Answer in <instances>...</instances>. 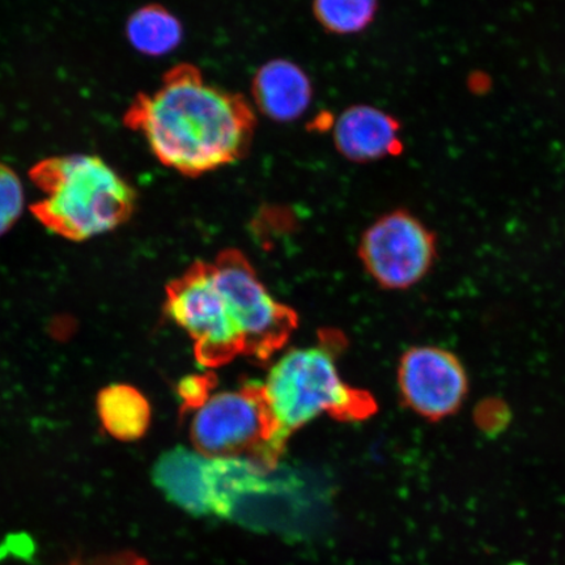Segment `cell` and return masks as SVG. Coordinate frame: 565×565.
<instances>
[{
  "mask_svg": "<svg viewBox=\"0 0 565 565\" xmlns=\"http://www.w3.org/2000/svg\"><path fill=\"white\" fill-rule=\"evenodd\" d=\"M124 124L139 134L160 164L201 177L249 152L257 118L243 95L214 86L192 63L168 70L157 89L140 92Z\"/></svg>",
  "mask_w": 565,
  "mask_h": 565,
  "instance_id": "1",
  "label": "cell"
},
{
  "mask_svg": "<svg viewBox=\"0 0 565 565\" xmlns=\"http://www.w3.org/2000/svg\"><path fill=\"white\" fill-rule=\"evenodd\" d=\"M28 175L44 194L32 204L34 217L55 235L73 242L118 228L136 210V190L95 154L42 159Z\"/></svg>",
  "mask_w": 565,
  "mask_h": 565,
  "instance_id": "2",
  "label": "cell"
},
{
  "mask_svg": "<svg viewBox=\"0 0 565 565\" xmlns=\"http://www.w3.org/2000/svg\"><path fill=\"white\" fill-rule=\"evenodd\" d=\"M263 393L281 449L289 436L323 414L360 420L376 412L369 393L344 383L334 353L324 345L286 352L268 372Z\"/></svg>",
  "mask_w": 565,
  "mask_h": 565,
  "instance_id": "3",
  "label": "cell"
},
{
  "mask_svg": "<svg viewBox=\"0 0 565 565\" xmlns=\"http://www.w3.org/2000/svg\"><path fill=\"white\" fill-rule=\"evenodd\" d=\"M190 436L204 456L249 458L265 470L277 465L282 451L275 440L263 384L211 395L198 408Z\"/></svg>",
  "mask_w": 565,
  "mask_h": 565,
  "instance_id": "4",
  "label": "cell"
},
{
  "mask_svg": "<svg viewBox=\"0 0 565 565\" xmlns=\"http://www.w3.org/2000/svg\"><path fill=\"white\" fill-rule=\"evenodd\" d=\"M167 312L194 341L198 363L216 369L245 355V341L217 288L212 265L198 263L167 288Z\"/></svg>",
  "mask_w": 565,
  "mask_h": 565,
  "instance_id": "5",
  "label": "cell"
},
{
  "mask_svg": "<svg viewBox=\"0 0 565 565\" xmlns=\"http://www.w3.org/2000/svg\"><path fill=\"white\" fill-rule=\"evenodd\" d=\"M212 271L244 337L245 355L259 362L270 359L292 335L298 316L273 298L243 253L218 254Z\"/></svg>",
  "mask_w": 565,
  "mask_h": 565,
  "instance_id": "6",
  "label": "cell"
},
{
  "mask_svg": "<svg viewBox=\"0 0 565 565\" xmlns=\"http://www.w3.org/2000/svg\"><path fill=\"white\" fill-rule=\"evenodd\" d=\"M436 252L434 233L404 210L379 217L359 245L366 271L387 289H406L419 282L433 267Z\"/></svg>",
  "mask_w": 565,
  "mask_h": 565,
  "instance_id": "7",
  "label": "cell"
},
{
  "mask_svg": "<svg viewBox=\"0 0 565 565\" xmlns=\"http://www.w3.org/2000/svg\"><path fill=\"white\" fill-rule=\"evenodd\" d=\"M398 385L408 408L428 420H441L463 405L469 391L468 374L454 353L419 345L402 356Z\"/></svg>",
  "mask_w": 565,
  "mask_h": 565,
  "instance_id": "8",
  "label": "cell"
},
{
  "mask_svg": "<svg viewBox=\"0 0 565 565\" xmlns=\"http://www.w3.org/2000/svg\"><path fill=\"white\" fill-rule=\"evenodd\" d=\"M397 118L371 105L345 109L334 124L339 153L353 162H373L398 157L404 151Z\"/></svg>",
  "mask_w": 565,
  "mask_h": 565,
  "instance_id": "9",
  "label": "cell"
},
{
  "mask_svg": "<svg viewBox=\"0 0 565 565\" xmlns=\"http://www.w3.org/2000/svg\"><path fill=\"white\" fill-rule=\"evenodd\" d=\"M253 98L264 116L278 122L300 118L312 103V83L303 70L286 60L265 63L253 79Z\"/></svg>",
  "mask_w": 565,
  "mask_h": 565,
  "instance_id": "10",
  "label": "cell"
},
{
  "mask_svg": "<svg viewBox=\"0 0 565 565\" xmlns=\"http://www.w3.org/2000/svg\"><path fill=\"white\" fill-rule=\"evenodd\" d=\"M210 457L200 451L175 448L162 455L154 466L153 480L172 503L189 513L210 512Z\"/></svg>",
  "mask_w": 565,
  "mask_h": 565,
  "instance_id": "11",
  "label": "cell"
},
{
  "mask_svg": "<svg viewBox=\"0 0 565 565\" xmlns=\"http://www.w3.org/2000/svg\"><path fill=\"white\" fill-rule=\"evenodd\" d=\"M97 413L106 433L121 441L139 440L151 422V407L138 388L117 384L98 394Z\"/></svg>",
  "mask_w": 565,
  "mask_h": 565,
  "instance_id": "12",
  "label": "cell"
},
{
  "mask_svg": "<svg viewBox=\"0 0 565 565\" xmlns=\"http://www.w3.org/2000/svg\"><path fill=\"white\" fill-rule=\"evenodd\" d=\"M182 24L173 13L160 4L140 7L127 20L126 38L137 52L160 56L181 44Z\"/></svg>",
  "mask_w": 565,
  "mask_h": 565,
  "instance_id": "13",
  "label": "cell"
},
{
  "mask_svg": "<svg viewBox=\"0 0 565 565\" xmlns=\"http://www.w3.org/2000/svg\"><path fill=\"white\" fill-rule=\"evenodd\" d=\"M379 0H313L317 23L339 35L363 32L372 24Z\"/></svg>",
  "mask_w": 565,
  "mask_h": 565,
  "instance_id": "14",
  "label": "cell"
},
{
  "mask_svg": "<svg viewBox=\"0 0 565 565\" xmlns=\"http://www.w3.org/2000/svg\"><path fill=\"white\" fill-rule=\"evenodd\" d=\"M23 209V183L10 166L0 161V236L13 227Z\"/></svg>",
  "mask_w": 565,
  "mask_h": 565,
  "instance_id": "15",
  "label": "cell"
},
{
  "mask_svg": "<svg viewBox=\"0 0 565 565\" xmlns=\"http://www.w3.org/2000/svg\"><path fill=\"white\" fill-rule=\"evenodd\" d=\"M214 385V377L210 376V374H206V376H198L195 374V376L181 380L179 395L182 399L183 408H201L210 399Z\"/></svg>",
  "mask_w": 565,
  "mask_h": 565,
  "instance_id": "16",
  "label": "cell"
},
{
  "mask_svg": "<svg viewBox=\"0 0 565 565\" xmlns=\"http://www.w3.org/2000/svg\"><path fill=\"white\" fill-rule=\"evenodd\" d=\"M68 565H150L143 557L134 554H119L96 557V559L77 561Z\"/></svg>",
  "mask_w": 565,
  "mask_h": 565,
  "instance_id": "17",
  "label": "cell"
}]
</instances>
